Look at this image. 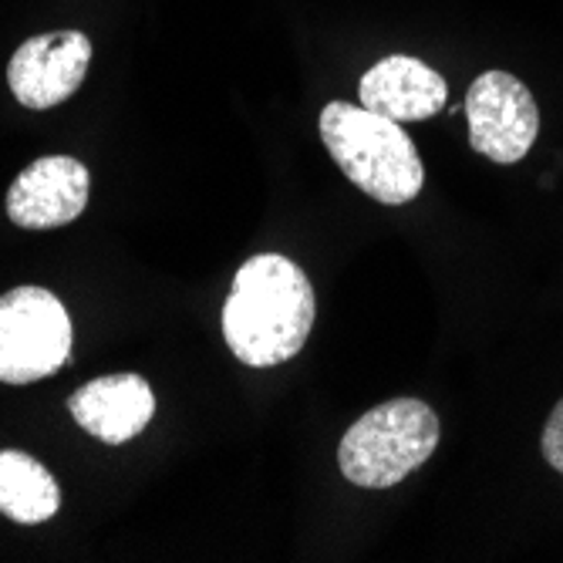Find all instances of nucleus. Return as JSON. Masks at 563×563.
Segmentation results:
<instances>
[{
    "label": "nucleus",
    "instance_id": "nucleus-7",
    "mask_svg": "<svg viewBox=\"0 0 563 563\" xmlns=\"http://www.w3.org/2000/svg\"><path fill=\"white\" fill-rule=\"evenodd\" d=\"M88 169L71 156L31 163L8 189V217L21 230H55L78 220L88 207Z\"/></svg>",
    "mask_w": 563,
    "mask_h": 563
},
{
    "label": "nucleus",
    "instance_id": "nucleus-6",
    "mask_svg": "<svg viewBox=\"0 0 563 563\" xmlns=\"http://www.w3.org/2000/svg\"><path fill=\"white\" fill-rule=\"evenodd\" d=\"M91 65V41L81 31L27 37L8 65V85L24 109L44 112L68 101Z\"/></svg>",
    "mask_w": 563,
    "mask_h": 563
},
{
    "label": "nucleus",
    "instance_id": "nucleus-11",
    "mask_svg": "<svg viewBox=\"0 0 563 563\" xmlns=\"http://www.w3.org/2000/svg\"><path fill=\"white\" fill-rule=\"evenodd\" d=\"M540 449H543V459H547V463L563 476V398L553 405V412H550V419H547Z\"/></svg>",
    "mask_w": 563,
    "mask_h": 563
},
{
    "label": "nucleus",
    "instance_id": "nucleus-4",
    "mask_svg": "<svg viewBox=\"0 0 563 563\" xmlns=\"http://www.w3.org/2000/svg\"><path fill=\"white\" fill-rule=\"evenodd\" d=\"M71 357V318L44 287H14L0 297V382L31 385Z\"/></svg>",
    "mask_w": 563,
    "mask_h": 563
},
{
    "label": "nucleus",
    "instance_id": "nucleus-9",
    "mask_svg": "<svg viewBox=\"0 0 563 563\" xmlns=\"http://www.w3.org/2000/svg\"><path fill=\"white\" fill-rule=\"evenodd\" d=\"M362 106L391 122H426L445 109V78L419 58L388 55L357 85Z\"/></svg>",
    "mask_w": 563,
    "mask_h": 563
},
{
    "label": "nucleus",
    "instance_id": "nucleus-5",
    "mask_svg": "<svg viewBox=\"0 0 563 563\" xmlns=\"http://www.w3.org/2000/svg\"><path fill=\"white\" fill-rule=\"evenodd\" d=\"M470 145L479 156L514 166L540 135V109L533 91L509 71H483L466 91Z\"/></svg>",
    "mask_w": 563,
    "mask_h": 563
},
{
    "label": "nucleus",
    "instance_id": "nucleus-8",
    "mask_svg": "<svg viewBox=\"0 0 563 563\" xmlns=\"http://www.w3.org/2000/svg\"><path fill=\"white\" fill-rule=\"evenodd\" d=\"M68 412L88 435L122 445L145 432L156 416V395L142 375H106L81 385L68 398Z\"/></svg>",
    "mask_w": 563,
    "mask_h": 563
},
{
    "label": "nucleus",
    "instance_id": "nucleus-3",
    "mask_svg": "<svg viewBox=\"0 0 563 563\" xmlns=\"http://www.w3.org/2000/svg\"><path fill=\"white\" fill-rule=\"evenodd\" d=\"M439 445V416L422 398H391L357 419L338 449L347 483L388 489L412 476Z\"/></svg>",
    "mask_w": 563,
    "mask_h": 563
},
{
    "label": "nucleus",
    "instance_id": "nucleus-2",
    "mask_svg": "<svg viewBox=\"0 0 563 563\" xmlns=\"http://www.w3.org/2000/svg\"><path fill=\"white\" fill-rule=\"evenodd\" d=\"M321 139L341 173L385 207L412 202L426 186V166L401 122L365 106L331 101L318 119Z\"/></svg>",
    "mask_w": 563,
    "mask_h": 563
},
{
    "label": "nucleus",
    "instance_id": "nucleus-10",
    "mask_svg": "<svg viewBox=\"0 0 563 563\" xmlns=\"http://www.w3.org/2000/svg\"><path fill=\"white\" fill-rule=\"evenodd\" d=\"M58 509L62 489L47 466L18 449L0 452V514L21 527H37L47 523Z\"/></svg>",
    "mask_w": 563,
    "mask_h": 563
},
{
    "label": "nucleus",
    "instance_id": "nucleus-1",
    "mask_svg": "<svg viewBox=\"0 0 563 563\" xmlns=\"http://www.w3.org/2000/svg\"><path fill=\"white\" fill-rule=\"evenodd\" d=\"M318 297L307 274L280 257H250L223 303V338L230 351L250 368H274L290 362L311 338Z\"/></svg>",
    "mask_w": 563,
    "mask_h": 563
}]
</instances>
